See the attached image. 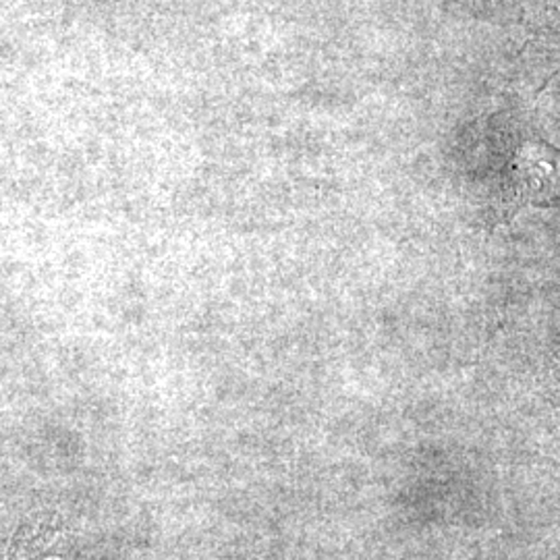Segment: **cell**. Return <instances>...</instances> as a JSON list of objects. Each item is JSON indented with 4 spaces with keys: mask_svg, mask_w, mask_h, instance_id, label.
<instances>
[{
    "mask_svg": "<svg viewBox=\"0 0 560 560\" xmlns=\"http://www.w3.org/2000/svg\"><path fill=\"white\" fill-rule=\"evenodd\" d=\"M552 166H529V162H523L521 166L520 183L525 194L536 198H559L560 200V173H552Z\"/></svg>",
    "mask_w": 560,
    "mask_h": 560,
    "instance_id": "obj_1",
    "label": "cell"
}]
</instances>
